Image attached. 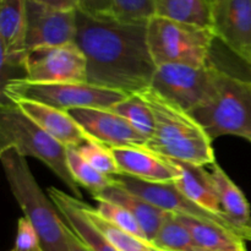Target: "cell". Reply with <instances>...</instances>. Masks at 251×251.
<instances>
[{
  "instance_id": "obj_1",
  "label": "cell",
  "mask_w": 251,
  "mask_h": 251,
  "mask_svg": "<svg viewBox=\"0 0 251 251\" xmlns=\"http://www.w3.org/2000/svg\"><path fill=\"white\" fill-rule=\"evenodd\" d=\"M75 43L85 54L91 85L125 96L151 87L157 65L147 44V24L92 16L77 9Z\"/></svg>"
},
{
  "instance_id": "obj_2",
  "label": "cell",
  "mask_w": 251,
  "mask_h": 251,
  "mask_svg": "<svg viewBox=\"0 0 251 251\" xmlns=\"http://www.w3.org/2000/svg\"><path fill=\"white\" fill-rule=\"evenodd\" d=\"M152 109L154 131L146 149L159 156L205 167L216 162L212 140L189 112L152 87L139 93Z\"/></svg>"
},
{
  "instance_id": "obj_3",
  "label": "cell",
  "mask_w": 251,
  "mask_h": 251,
  "mask_svg": "<svg viewBox=\"0 0 251 251\" xmlns=\"http://www.w3.org/2000/svg\"><path fill=\"white\" fill-rule=\"evenodd\" d=\"M0 161L15 200L38 234L42 251H69L68 225L39 188L26 157L7 149L0 151Z\"/></svg>"
},
{
  "instance_id": "obj_4",
  "label": "cell",
  "mask_w": 251,
  "mask_h": 251,
  "mask_svg": "<svg viewBox=\"0 0 251 251\" xmlns=\"http://www.w3.org/2000/svg\"><path fill=\"white\" fill-rule=\"evenodd\" d=\"M7 149L41 161L68 186L76 199L82 200L80 186L69 171L68 147L29 119L16 103L1 97L0 151Z\"/></svg>"
},
{
  "instance_id": "obj_5",
  "label": "cell",
  "mask_w": 251,
  "mask_h": 251,
  "mask_svg": "<svg viewBox=\"0 0 251 251\" xmlns=\"http://www.w3.org/2000/svg\"><path fill=\"white\" fill-rule=\"evenodd\" d=\"M190 114L211 140L233 135L251 142V78L217 68L210 97Z\"/></svg>"
},
{
  "instance_id": "obj_6",
  "label": "cell",
  "mask_w": 251,
  "mask_h": 251,
  "mask_svg": "<svg viewBox=\"0 0 251 251\" xmlns=\"http://www.w3.org/2000/svg\"><path fill=\"white\" fill-rule=\"evenodd\" d=\"M216 37L211 28L154 16L147 22V44L157 66L208 65Z\"/></svg>"
},
{
  "instance_id": "obj_7",
  "label": "cell",
  "mask_w": 251,
  "mask_h": 251,
  "mask_svg": "<svg viewBox=\"0 0 251 251\" xmlns=\"http://www.w3.org/2000/svg\"><path fill=\"white\" fill-rule=\"evenodd\" d=\"M1 97L10 100H34L69 112L76 108L110 109L127 96L88 82L36 83L14 78L1 87Z\"/></svg>"
},
{
  "instance_id": "obj_8",
  "label": "cell",
  "mask_w": 251,
  "mask_h": 251,
  "mask_svg": "<svg viewBox=\"0 0 251 251\" xmlns=\"http://www.w3.org/2000/svg\"><path fill=\"white\" fill-rule=\"evenodd\" d=\"M217 66L183 64L158 65L151 87L174 104L190 113L206 102L212 92Z\"/></svg>"
},
{
  "instance_id": "obj_9",
  "label": "cell",
  "mask_w": 251,
  "mask_h": 251,
  "mask_svg": "<svg viewBox=\"0 0 251 251\" xmlns=\"http://www.w3.org/2000/svg\"><path fill=\"white\" fill-rule=\"evenodd\" d=\"M25 80L36 83L87 82V61L75 42L27 51Z\"/></svg>"
},
{
  "instance_id": "obj_10",
  "label": "cell",
  "mask_w": 251,
  "mask_h": 251,
  "mask_svg": "<svg viewBox=\"0 0 251 251\" xmlns=\"http://www.w3.org/2000/svg\"><path fill=\"white\" fill-rule=\"evenodd\" d=\"M112 179L115 185L122 186L125 190H129L136 195L141 196L145 200L153 203L154 206L167 211V212L188 216V217L205 221V222L215 223V225L221 226V227L233 232L234 234L239 235L245 242L249 240L248 235L242 229H239L229 218L226 217V216H218L202 208L198 203L186 198L183 193H180L174 184L147 183V181L139 180V179L125 176V174L113 176Z\"/></svg>"
},
{
  "instance_id": "obj_11",
  "label": "cell",
  "mask_w": 251,
  "mask_h": 251,
  "mask_svg": "<svg viewBox=\"0 0 251 251\" xmlns=\"http://www.w3.org/2000/svg\"><path fill=\"white\" fill-rule=\"evenodd\" d=\"M216 39L251 65V0H216L211 4Z\"/></svg>"
},
{
  "instance_id": "obj_12",
  "label": "cell",
  "mask_w": 251,
  "mask_h": 251,
  "mask_svg": "<svg viewBox=\"0 0 251 251\" xmlns=\"http://www.w3.org/2000/svg\"><path fill=\"white\" fill-rule=\"evenodd\" d=\"M27 51L73 43L76 38V11H59L37 0H26Z\"/></svg>"
},
{
  "instance_id": "obj_13",
  "label": "cell",
  "mask_w": 251,
  "mask_h": 251,
  "mask_svg": "<svg viewBox=\"0 0 251 251\" xmlns=\"http://www.w3.org/2000/svg\"><path fill=\"white\" fill-rule=\"evenodd\" d=\"M68 113L80 125L88 139L100 142L110 149L146 147L149 141L125 118L110 109L76 108Z\"/></svg>"
},
{
  "instance_id": "obj_14",
  "label": "cell",
  "mask_w": 251,
  "mask_h": 251,
  "mask_svg": "<svg viewBox=\"0 0 251 251\" xmlns=\"http://www.w3.org/2000/svg\"><path fill=\"white\" fill-rule=\"evenodd\" d=\"M112 151L120 173L125 176L157 184H174L181 176L176 161L159 156L146 147H115Z\"/></svg>"
},
{
  "instance_id": "obj_15",
  "label": "cell",
  "mask_w": 251,
  "mask_h": 251,
  "mask_svg": "<svg viewBox=\"0 0 251 251\" xmlns=\"http://www.w3.org/2000/svg\"><path fill=\"white\" fill-rule=\"evenodd\" d=\"M37 125L66 147H80L88 140L68 112L28 100H12Z\"/></svg>"
},
{
  "instance_id": "obj_16",
  "label": "cell",
  "mask_w": 251,
  "mask_h": 251,
  "mask_svg": "<svg viewBox=\"0 0 251 251\" xmlns=\"http://www.w3.org/2000/svg\"><path fill=\"white\" fill-rule=\"evenodd\" d=\"M49 199L53 201L66 225L92 251H119L105 235L91 222L83 210V201L56 188H49Z\"/></svg>"
},
{
  "instance_id": "obj_17",
  "label": "cell",
  "mask_w": 251,
  "mask_h": 251,
  "mask_svg": "<svg viewBox=\"0 0 251 251\" xmlns=\"http://www.w3.org/2000/svg\"><path fill=\"white\" fill-rule=\"evenodd\" d=\"M92 198L95 200H105L118 203V205L123 206L127 211H130V213L136 218L137 222L144 229L150 244L156 237L162 223L168 217L169 213H172L157 207L153 203L149 202L144 198L131 193V191L125 190L122 186L115 185L114 183L109 188L103 190L98 195L92 196Z\"/></svg>"
},
{
  "instance_id": "obj_18",
  "label": "cell",
  "mask_w": 251,
  "mask_h": 251,
  "mask_svg": "<svg viewBox=\"0 0 251 251\" xmlns=\"http://www.w3.org/2000/svg\"><path fill=\"white\" fill-rule=\"evenodd\" d=\"M211 176L223 212L248 235L251 242V208L244 193L235 185L217 161L211 164Z\"/></svg>"
},
{
  "instance_id": "obj_19",
  "label": "cell",
  "mask_w": 251,
  "mask_h": 251,
  "mask_svg": "<svg viewBox=\"0 0 251 251\" xmlns=\"http://www.w3.org/2000/svg\"><path fill=\"white\" fill-rule=\"evenodd\" d=\"M176 163L181 169L180 179L174 183L178 190L205 210L228 217L221 207L211 173H208L203 167L196 164L179 161H176Z\"/></svg>"
},
{
  "instance_id": "obj_20",
  "label": "cell",
  "mask_w": 251,
  "mask_h": 251,
  "mask_svg": "<svg viewBox=\"0 0 251 251\" xmlns=\"http://www.w3.org/2000/svg\"><path fill=\"white\" fill-rule=\"evenodd\" d=\"M190 232L201 251H233L245 247V240L230 230L211 222L176 215Z\"/></svg>"
},
{
  "instance_id": "obj_21",
  "label": "cell",
  "mask_w": 251,
  "mask_h": 251,
  "mask_svg": "<svg viewBox=\"0 0 251 251\" xmlns=\"http://www.w3.org/2000/svg\"><path fill=\"white\" fill-rule=\"evenodd\" d=\"M156 16L211 28L210 0H156Z\"/></svg>"
},
{
  "instance_id": "obj_22",
  "label": "cell",
  "mask_w": 251,
  "mask_h": 251,
  "mask_svg": "<svg viewBox=\"0 0 251 251\" xmlns=\"http://www.w3.org/2000/svg\"><path fill=\"white\" fill-rule=\"evenodd\" d=\"M68 167L74 180L95 196L113 185L112 176L98 172L80 154L76 147H68Z\"/></svg>"
},
{
  "instance_id": "obj_23",
  "label": "cell",
  "mask_w": 251,
  "mask_h": 251,
  "mask_svg": "<svg viewBox=\"0 0 251 251\" xmlns=\"http://www.w3.org/2000/svg\"><path fill=\"white\" fill-rule=\"evenodd\" d=\"M151 245L164 251H201L176 213H169Z\"/></svg>"
},
{
  "instance_id": "obj_24",
  "label": "cell",
  "mask_w": 251,
  "mask_h": 251,
  "mask_svg": "<svg viewBox=\"0 0 251 251\" xmlns=\"http://www.w3.org/2000/svg\"><path fill=\"white\" fill-rule=\"evenodd\" d=\"M110 110L125 118L147 140L151 139L154 131V117L150 105L141 96H127L110 108Z\"/></svg>"
},
{
  "instance_id": "obj_25",
  "label": "cell",
  "mask_w": 251,
  "mask_h": 251,
  "mask_svg": "<svg viewBox=\"0 0 251 251\" xmlns=\"http://www.w3.org/2000/svg\"><path fill=\"white\" fill-rule=\"evenodd\" d=\"M83 210H85L86 215L90 218L91 222L105 235V238L119 251H152L150 243L142 242L139 238L115 227L114 225L100 217L97 211H96V208L91 207L87 203L83 202Z\"/></svg>"
},
{
  "instance_id": "obj_26",
  "label": "cell",
  "mask_w": 251,
  "mask_h": 251,
  "mask_svg": "<svg viewBox=\"0 0 251 251\" xmlns=\"http://www.w3.org/2000/svg\"><path fill=\"white\" fill-rule=\"evenodd\" d=\"M97 201L96 211H97L98 215H100V217H103L105 221H108L109 223L114 225L115 227L120 228V229L124 230V232L139 238L142 242L150 243L146 234H145L144 229H142L141 226H140V223L137 222L136 218L130 213V211H127L126 208L118 205V203L110 202V201Z\"/></svg>"
},
{
  "instance_id": "obj_27",
  "label": "cell",
  "mask_w": 251,
  "mask_h": 251,
  "mask_svg": "<svg viewBox=\"0 0 251 251\" xmlns=\"http://www.w3.org/2000/svg\"><path fill=\"white\" fill-rule=\"evenodd\" d=\"M77 150L81 156L91 166L95 167L98 172H100L104 176H113L122 174L110 147L105 146V145L100 144L98 141H95L92 139H88L85 144L77 147Z\"/></svg>"
},
{
  "instance_id": "obj_28",
  "label": "cell",
  "mask_w": 251,
  "mask_h": 251,
  "mask_svg": "<svg viewBox=\"0 0 251 251\" xmlns=\"http://www.w3.org/2000/svg\"><path fill=\"white\" fill-rule=\"evenodd\" d=\"M113 15L120 21L147 24L156 16V0H113Z\"/></svg>"
},
{
  "instance_id": "obj_29",
  "label": "cell",
  "mask_w": 251,
  "mask_h": 251,
  "mask_svg": "<svg viewBox=\"0 0 251 251\" xmlns=\"http://www.w3.org/2000/svg\"><path fill=\"white\" fill-rule=\"evenodd\" d=\"M41 248L39 238L32 223L26 217L17 221L16 240H15V251H34Z\"/></svg>"
},
{
  "instance_id": "obj_30",
  "label": "cell",
  "mask_w": 251,
  "mask_h": 251,
  "mask_svg": "<svg viewBox=\"0 0 251 251\" xmlns=\"http://www.w3.org/2000/svg\"><path fill=\"white\" fill-rule=\"evenodd\" d=\"M83 12L92 16H114L113 15V0H78Z\"/></svg>"
},
{
  "instance_id": "obj_31",
  "label": "cell",
  "mask_w": 251,
  "mask_h": 251,
  "mask_svg": "<svg viewBox=\"0 0 251 251\" xmlns=\"http://www.w3.org/2000/svg\"><path fill=\"white\" fill-rule=\"evenodd\" d=\"M37 1L59 11H76L80 7L78 0H37Z\"/></svg>"
},
{
  "instance_id": "obj_32",
  "label": "cell",
  "mask_w": 251,
  "mask_h": 251,
  "mask_svg": "<svg viewBox=\"0 0 251 251\" xmlns=\"http://www.w3.org/2000/svg\"><path fill=\"white\" fill-rule=\"evenodd\" d=\"M68 240H69V251H92L77 235L74 233L68 226Z\"/></svg>"
},
{
  "instance_id": "obj_33",
  "label": "cell",
  "mask_w": 251,
  "mask_h": 251,
  "mask_svg": "<svg viewBox=\"0 0 251 251\" xmlns=\"http://www.w3.org/2000/svg\"><path fill=\"white\" fill-rule=\"evenodd\" d=\"M151 250H152V251H164V250H161V249H158V248L153 247V245H151Z\"/></svg>"
},
{
  "instance_id": "obj_34",
  "label": "cell",
  "mask_w": 251,
  "mask_h": 251,
  "mask_svg": "<svg viewBox=\"0 0 251 251\" xmlns=\"http://www.w3.org/2000/svg\"><path fill=\"white\" fill-rule=\"evenodd\" d=\"M233 251H247V247H243V248H240V249L233 250Z\"/></svg>"
},
{
  "instance_id": "obj_35",
  "label": "cell",
  "mask_w": 251,
  "mask_h": 251,
  "mask_svg": "<svg viewBox=\"0 0 251 251\" xmlns=\"http://www.w3.org/2000/svg\"><path fill=\"white\" fill-rule=\"evenodd\" d=\"M210 1H211V4H212V2H213V1H216V0H210Z\"/></svg>"
},
{
  "instance_id": "obj_36",
  "label": "cell",
  "mask_w": 251,
  "mask_h": 251,
  "mask_svg": "<svg viewBox=\"0 0 251 251\" xmlns=\"http://www.w3.org/2000/svg\"><path fill=\"white\" fill-rule=\"evenodd\" d=\"M34 251H42V249H41V248H39V249H38V250H34Z\"/></svg>"
},
{
  "instance_id": "obj_37",
  "label": "cell",
  "mask_w": 251,
  "mask_h": 251,
  "mask_svg": "<svg viewBox=\"0 0 251 251\" xmlns=\"http://www.w3.org/2000/svg\"><path fill=\"white\" fill-rule=\"evenodd\" d=\"M249 68H250V73H251V65H250V66H249Z\"/></svg>"
},
{
  "instance_id": "obj_38",
  "label": "cell",
  "mask_w": 251,
  "mask_h": 251,
  "mask_svg": "<svg viewBox=\"0 0 251 251\" xmlns=\"http://www.w3.org/2000/svg\"><path fill=\"white\" fill-rule=\"evenodd\" d=\"M10 251H15V249H12V250H10Z\"/></svg>"
}]
</instances>
